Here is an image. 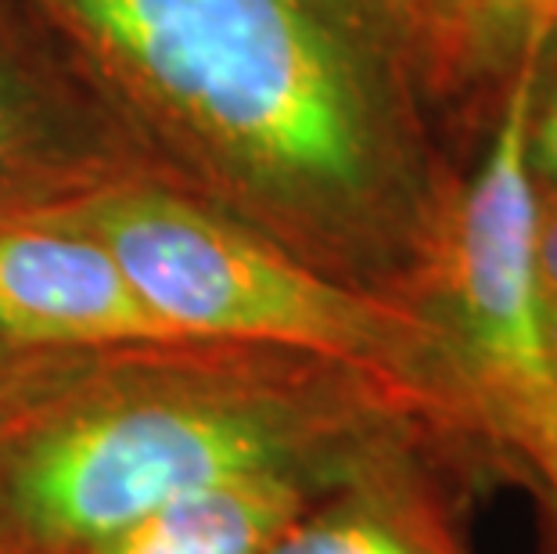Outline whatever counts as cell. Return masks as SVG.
<instances>
[{"instance_id": "obj_11", "label": "cell", "mask_w": 557, "mask_h": 554, "mask_svg": "<svg viewBox=\"0 0 557 554\" xmlns=\"http://www.w3.org/2000/svg\"><path fill=\"white\" fill-rule=\"evenodd\" d=\"M525 162L536 192L557 187V87L550 90L547 101H540L536 90V101H532L529 112V130H525Z\"/></svg>"}, {"instance_id": "obj_5", "label": "cell", "mask_w": 557, "mask_h": 554, "mask_svg": "<svg viewBox=\"0 0 557 554\" xmlns=\"http://www.w3.org/2000/svg\"><path fill=\"white\" fill-rule=\"evenodd\" d=\"M137 176L156 170L54 19L37 0H0V220Z\"/></svg>"}, {"instance_id": "obj_8", "label": "cell", "mask_w": 557, "mask_h": 554, "mask_svg": "<svg viewBox=\"0 0 557 554\" xmlns=\"http://www.w3.org/2000/svg\"><path fill=\"white\" fill-rule=\"evenodd\" d=\"M338 482L346 479L320 471H259L140 518L90 554H267L284 529Z\"/></svg>"}, {"instance_id": "obj_3", "label": "cell", "mask_w": 557, "mask_h": 554, "mask_svg": "<svg viewBox=\"0 0 557 554\" xmlns=\"http://www.w3.org/2000/svg\"><path fill=\"white\" fill-rule=\"evenodd\" d=\"M44 217L94 234L173 335L306 353L377 374L511 471L479 429L443 332L413 306L320 274L156 176L101 187Z\"/></svg>"}, {"instance_id": "obj_13", "label": "cell", "mask_w": 557, "mask_h": 554, "mask_svg": "<svg viewBox=\"0 0 557 554\" xmlns=\"http://www.w3.org/2000/svg\"><path fill=\"white\" fill-rule=\"evenodd\" d=\"M540 493V518H543V551L557 554V487H536Z\"/></svg>"}, {"instance_id": "obj_6", "label": "cell", "mask_w": 557, "mask_h": 554, "mask_svg": "<svg viewBox=\"0 0 557 554\" xmlns=\"http://www.w3.org/2000/svg\"><path fill=\"white\" fill-rule=\"evenodd\" d=\"M0 338L29 353H98L181 335L94 234L29 217L0 220Z\"/></svg>"}, {"instance_id": "obj_7", "label": "cell", "mask_w": 557, "mask_h": 554, "mask_svg": "<svg viewBox=\"0 0 557 554\" xmlns=\"http://www.w3.org/2000/svg\"><path fill=\"white\" fill-rule=\"evenodd\" d=\"M479 471L443 451L385 457L310 504L267 554H475L457 487Z\"/></svg>"}, {"instance_id": "obj_15", "label": "cell", "mask_w": 557, "mask_h": 554, "mask_svg": "<svg viewBox=\"0 0 557 554\" xmlns=\"http://www.w3.org/2000/svg\"><path fill=\"white\" fill-rule=\"evenodd\" d=\"M554 4H557V0H543V4H540V15H536V22H532V29L540 26V22H543V15H547V11H550ZM532 29H529V33H532ZM529 33H525V37H529Z\"/></svg>"}, {"instance_id": "obj_4", "label": "cell", "mask_w": 557, "mask_h": 554, "mask_svg": "<svg viewBox=\"0 0 557 554\" xmlns=\"http://www.w3.org/2000/svg\"><path fill=\"white\" fill-rule=\"evenodd\" d=\"M540 65V47L521 44L490 148L475 173L457 184L424 299V317L443 332L490 446L496 421L557 393L540 328L536 184L525 162Z\"/></svg>"}, {"instance_id": "obj_10", "label": "cell", "mask_w": 557, "mask_h": 554, "mask_svg": "<svg viewBox=\"0 0 557 554\" xmlns=\"http://www.w3.org/2000/svg\"><path fill=\"white\" fill-rule=\"evenodd\" d=\"M536 303L543 346L557 382V187L536 192Z\"/></svg>"}, {"instance_id": "obj_1", "label": "cell", "mask_w": 557, "mask_h": 554, "mask_svg": "<svg viewBox=\"0 0 557 554\" xmlns=\"http://www.w3.org/2000/svg\"><path fill=\"white\" fill-rule=\"evenodd\" d=\"M159 181L424 313L457 176L418 0H37Z\"/></svg>"}, {"instance_id": "obj_2", "label": "cell", "mask_w": 557, "mask_h": 554, "mask_svg": "<svg viewBox=\"0 0 557 554\" xmlns=\"http://www.w3.org/2000/svg\"><path fill=\"white\" fill-rule=\"evenodd\" d=\"M407 451L504 471L421 399L349 364L206 338L44 353L0 396V554H90L223 482L349 479Z\"/></svg>"}, {"instance_id": "obj_9", "label": "cell", "mask_w": 557, "mask_h": 554, "mask_svg": "<svg viewBox=\"0 0 557 554\" xmlns=\"http://www.w3.org/2000/svg\"><path fill=\"white\" fill-rule=\"evenodd\" d=\"M493 446L518 476L557 487V393L496 421Z\"/></svg>"}, {"instance_id": "obj_12", "label": "cell", "mask_w": 557, "mask_h": 554, "mask_svg": "<svg viewBox=\"0 0 557 554\" xmlns=\"http://www.w3.org/2000/svg\"><path fill=\"white\" fill-rule=\"evenodd\" d=\"M40 357H44V353L15 349V346H8V342L0 338V396H4L8 389L15 385V382L22 379V374H26Z\"/></svg>"}, {"instance_id": "obj_14", "label": "cell", "mask_w": 557, "mask_h": 554, "mask_svg": "<svg viewBox=\"0 0 557 554\" xmlns=\"http://www.w3.org/2000/svg\"><path fill=\"white\" fill-rule=\"evenodd\" d=\"M525 44H536L540 47V62H547V58H557V4L543 15V22L536 29L529 33Z\"/></svg>"}]
</instances>
